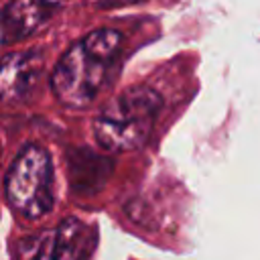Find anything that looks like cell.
<instances>
[{"mask_svg": "<svg viewBox=\"0 0 260 260\" xmlns=\"http://www.w3.org/2000/svg\"><path fill=\"white\" fill-rule=\"evenodd\" d=\"M122 35L114 28H98L71 45L51 73V89L67 108H87L114 75L120 57Z\"/></svg>", "mask_w": 260, "mask_h": 260, "instance_id": "6da1fadb", "label": "cell"}, {"mask_svg": "<svg viewBox=\"0 0 260 260\" xmlns=\"http://www.w3.org/2000/svg\"><path fill=\"white\" fill-rule=\"evenodd\" d=\"M162 100L150 87H132L116 95L95 118L93 136L108 152L140 148L160 112Z\"/></svg>", "mask_w": 260, "mask_h": 260, "instance_id": "7a4b0ae2", "label": "cell"}, {"mask_svg": "<svg viewBox=\"0 0 260 260\" xmlns=\"http://www.w3.org/2000/svg\"><path fill=\"white\" fill-rule=\"evenodd\" d=\"M6 199L10 207L26 217L39 219L53 209V160L39 144H26L8 167Z\"/></svg>", "mask_w": 260, "mask_h": 260, "instance_id": "3957f363", "label": "cell"}, {"mask_svg": "<svg viewBox=\"0 0 260 260\" xmlns=\"http://www.w3.org/2000/svg\"><path fill=\"white\" fill-rule=\"evenodd\" d=\"M95 246V234L75 217L35 234L16 246L18 260H87Z\"/></svg>", "mask_w": 260, "mask_h": 260, "instance_id": "277c9868", "label": "cell"}, {"mask_svg": "<svg viewBox=\"0 0 260 260\" xmlns=\"http://www.w3.org/2000/svg\"><path fill=\"white\" fill-rule=\"evenodd\" d=\"M69 0H10L2 12V43L10 45L41 30Z\"/></svg>", "mask_w": 260, "mask_h": 260, "instance_id": "5b68a950", "label": "cell"}, {"mask_svg": "<svg viewBox=\"0 0 260 260\" xmlns=\"http://www.w3.org/2000/svg\"><path fill=\"white\" fill-rule=\"evenodd\" d=\"M39 73H41V55L37 51L6 55L0 73V89L4 102L22 100L37 83Z\"/></svg>", "mask_w": 260, "mask_h": 260, "instance_id": "8992f818", "label": "cell"}]
</instances>
